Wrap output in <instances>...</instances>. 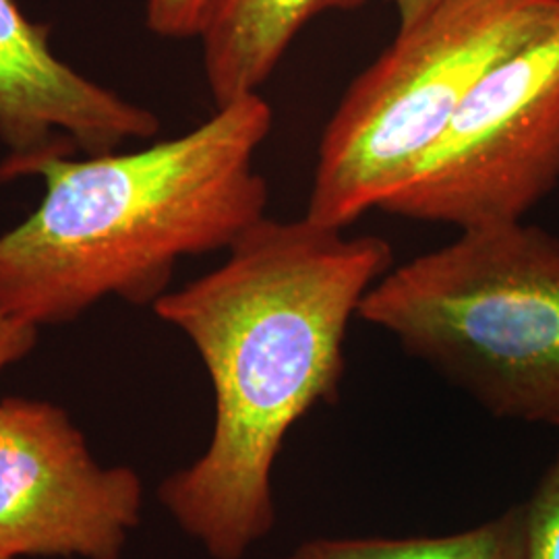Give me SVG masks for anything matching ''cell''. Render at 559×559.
I'll list each match as a JSON object with an SVG mask.
<instances>
[{
	"label": "cell",
	"instance_id": "6da1fadb",
	"mask_svg": "<svg viewBox=\"0 0 559 559\" xmlns=\"http://www.w3.org/2000/svg\"><path fill=\"white\" fill-rule=\"evenodd\" d=\"M392 265L381 237L265 216L216 270L154 302L195 346L214 388L210 445L158 489L210 558L242 559L272 533L280 448L313 406L336 399L350 320Z\"/></svg>",
	"mask_w": 559,
	"mask_h": 559
},
{
	"label": "cell",
	"instance_id": "7a4b0ae2",
	"mask_svg": "<svg viewBox=\"0 0 559 559\" xmlns=\"http://www.w3.org/2000/svg\"><path fill=\"white\" fill-rule=\"evenodd\" d=\"M272 122L249 94L175 140L46 162L40 205L0 235V311L40 328L106 297L154 307L182 258L228 251L267 216L255 156Z\"/></svg>",
	"mask_w": 559,
	"mask_h": 559
},
{
	"label": "cell",
	"instance_id": "3957f363",
	"mask_svg": "<svg viewBox=\"0 0 559 559\" xmlns=\"http://www.w3.org/2000/svg\"><path fill=\"white\" fill-rule=\"evenodd\" d=\"M359 318L500 419L559 429V239L503 222L390 267Z\"/></svg>",
	"mask_w": 559,
	"mask_h": 559
},
{
	"label": "cell",
	"instance_id": "277c9868",
	"mask_svg": "<svg viewBox=\"0 0 559 559\" xmlns=\"http://www.w3.org/2000/svg\"><path fill=\"white\" fill-rule=\"evenodd\" d=\"M559 0H441L348 85L321 133L311 221L348 228L408 179L480 78Z\"/></svg>",
	"mask_w": 559,
	"mask_h": 559
},
{
	"label": "cell",
	"instance_id": "5b68a950",
	"mask_svg": "<svg viewBox=\"0 0 559 559\" xmlns=\"http://www.w3.org/2000/svg\"><path fill=\"white\" fill-rule=\"evenodd\" d=\"M559 185V7L462 102L381 212L456 230L520 222Z\"/></svg>",
	"mask_w": 559,
	"mask_h": 559
},
{
	"label": "cell",
	"instance_id": "8992f818",
	"mask_svg": "<svg viewBox=\"0 0 559 559\" xmlns=\"http://www.w3.org/2000/svg\"><path fill=\"white\" fill-rule=\"evenodd\" d=\"M143 487L100 466L69 415L41 400L0 402V556L119 559Z\"/></svg>",
	"mask_w": 559,
	"mask_h": 559
},
{
	"label": "cell",
	"instance_id": "52a82bcc",
	"mask_svg": "<svg viewBox=\"0 0 559 559\" xmlns=\"http://www.w3.org/2000/svg\"><path fill=\"white\" fill-rule=\"evenodd\" d=\"M158 117L60 60L50 27L0 0V182L38 177L46 162L119 152L156 138Z\"/></svg>",
	"mask_w": 559,
	"mask_h": 559
},
{
	"label": "cell",
	"instance_id": "ba28073f",
	"mask_svg": "<svg viewBox=\"0 0 559 559\" xmlns=\"http://www.w3.org/2000/svg\"><path fill=\"white\" fill-rule=\"evenodd\" d=\"M367 0H224L203 32V71L216 108L260 94L307 23Z\"/></svg>",
	"mask_w": 559,
	"mask_h": 559
},
{
	"label": "cell",
	"instance_id": "9c48e42d",
	"mask_svg": "<svg viewBox=\"0 0 559 559\" xmlns=\"http://www.w3.org/2000/svg\"><path fill=\"white\" fill-rule=\"evenodd\" d=\"M288 559H526V508L519 503L473 528L441 537H318Z\"/></svg>",
	"mask_w": 559,
	"mask_h": 559
},
{
	"label": "cell",
	"instance_id": "30bf717a",
	"mask_svg": "<svg viewBox=\"0 0 559 559\" xmlns=\"http://www.w3.org/2000/svg\"><path fill=\"white\" fill-rule=\"evenodd\" d=\"M526 508V559H559V454L543 473Z\"/></svg>",
	"mask_w": 559,
	"mask_h": 559
},
{
	"label": "cell",
	"instance_id": "8fae6325",
	"mask_svg": "<svg viewBox=\"0 0 559 559\" xmlns=\"http://www.w3.org/2000/svg\"><path fill=\"white\" fill-rule=\"evenodd\" d=\"M224 0H147V27L164 38H201Z\"/></svg>",
	"mask_w": 559,
	"mask_h": 559
},
{
	"label": "cell",
	"instance_id": "7c38bea8",
	"mask_svg": "<svg viewBox=\"0 0 559 559\" xmlns=\"http://www.w3.org/2000/svg\"><path fill=\"white\" fill-rule=\"evenodd\" d=\"M38 330L40 328L29 321L0 311V373L34 350Z\"/></svg>",
	"mask_w": 559,
	"mask_h": 559
},
{
	"label": "cell",
	"instance_id": "4fadbf2b",
	"mask_svg": "<svg viewBox=\"0 0 559 559\" xmlns=\"http://www.w3.org/2000/svg\"><path fill=\"white\" fill-rule=\"evenodd\" d=\"M396 15H399V27H406L411 23L420 20L425 13H429L441 0H388Z\"/></svg>",
	"mask_w": 559,
	"mask_h": 559
},
{
	"label": "cell",
	"instance_id": "5bb4252c",
	"mask_svg": "<svg viewBox=\"0 0 559 559\" xmlns=\"http://www.w3.org/2000/svg\"><path fill=\"white\" fill-rule=\"evenodd\" d=\"M0 559H7V558H2V556H0Z\"/></svg>",
	"mask_w": 559,
	"mask_h": 559
}]
</instances>
